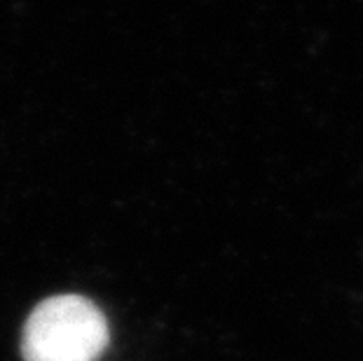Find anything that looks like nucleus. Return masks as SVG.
Here are the masks:
<instances>
[{"instance_id":"f257e3e1","label":"nucleus","mask_w":363,"mask_h":361,"mask_svg":"<svg viewBox=\"0 0 363 361\" xmlns=\"http://www.w3.org/2000/svg\"><path fill=\"white\" fill-rule=\"evenodd\" d=\"M108 321L82 296L64 294L43 301L26 319L24 361H99L108 348Z\"/></svg>"}]
</instances>
